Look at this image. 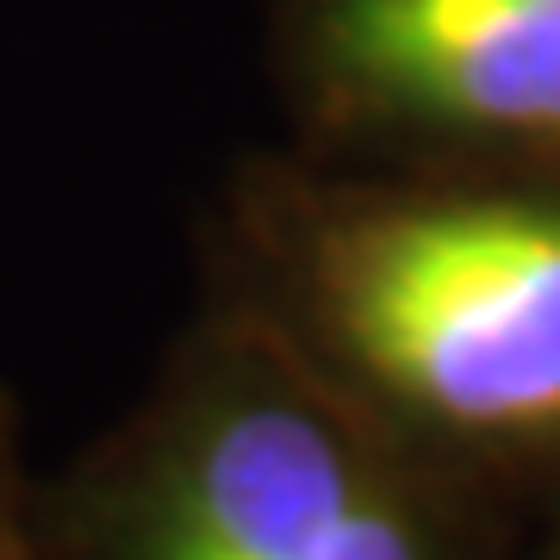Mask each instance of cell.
Masks as SVG:
<instances>
[{
	"label": "cell",
	"instance_id": "cell-3",
	"mask_svg": "<svg viewBox=\"0 0 560 560\" xmlns=\"http://www.w3.org/2000/svg\"><path fill=\"white\" fill-rule=\"evenodd\" d=\"M330 57L399 113L560 143V0H337Z\"/></svg>",
	"mask_w": 560,
	"mask_h": 560
},
{
	"label": "cell",
	"instance_id": "cell-2",
	"mask_svg": "<svg viewBox=\"0 0 560 560\" xmlns=\"http://www.w3.org/2000/svg\"><path fill=\"white\" fill-rule=\"evenodd\" d=\"M94 560H442L349 405L287 342H237L101 504Z\"/></svg>",
	"mask_w": 560,
	"mask_h": 560
},
{
	"label": "cell",
	"instance_id": "cell-1",
	"mask_svg": "<svg viewBox=\"0 0 560 560\" xmlns=\"http://www.w3.org/2000/svg\"><path fill=\"white\" fill-rule=\"evenodd\" d=\"M324 349L460 442L560 436V206L430 200L330 224L305 268Z\"/></svg>",
	"mask_w": 560,
	"mask_h": 560
},
{
	"label": "cell",
	"instance_id": "cell-4",
	"mask_svg": "<svg viewBox=\"0 0 560 560\" xmlns=\"http://www.w3.org/2000/svg\"><path fill=\"white\" fill-rule=\"evenodd\" d=\"M0 560H50V555L38 548L32 511H25L20 460H13V430H7V411H0Z\"/></svg>",
	"mask_w": 560,
	"mask_h": 560
}]
</instances>
